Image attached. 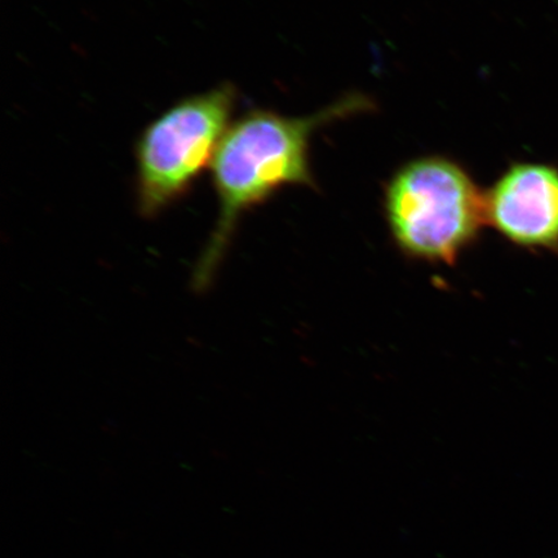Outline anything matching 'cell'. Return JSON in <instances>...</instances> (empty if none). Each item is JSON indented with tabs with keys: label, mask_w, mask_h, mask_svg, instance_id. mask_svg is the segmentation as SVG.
<instances>
[{
	"label": "cell",
	"mask_w": 558,
	"mask_h": 558,
	"mask_svg": "<svg viewBox=\"0 0 558 558\" xmlns=\"http://www.w3.org/2000/svg\"><path fill=\"white\" fill-rule=\"evenodd\" d=\"M239 90L225 83L184 97L146 125L135 148L136 192L146 218L190 192L225 138Z\"/></svg>",
	"instance_id": "3957f363"
},
{
	"label": "cell",
	"mask_w": 558,
	"mask_h": 558,
	"mask_svg": "<svg viewBox=\"0 0 558 558\" xmlns=\"http://www.w3.org/2000/svg\"><path fill=\"white\" fill-rule=\"evenodd\" d=\"M384 215L404 255L453 264L486 225L485 193L464 167L448 157L404 163L384 187Z\"/></svg>",
	"instance_id": "7a4b0ae2"
},
{
	"label": "cell",
	"mask_w": 558,
	"mask_h": 558,
	"mask_svg": "<svg viewBox=\"0 0 558 558\" xmlns=\"http://www.w3.org/2000/svg\"><path fill=\"white\" fill-rule=\"evenodd\" d=\"M365 95L343 97L306 117L253 109L230 125L213 160L219 220L194 270V289L204 290L219 267L240 216L288 186L316 190L311 162L314 134L325 125L372 111Z\"/></svg>",
	"instance_id": "6da1fadb"
},
{
	"label": "cell",
	"mask_w": 558,
	"mask_h": 558,
	"mask_svg": "<svg viewBox=\"0 0 558 558\" xmlns=\"http://www.w3.org/2000/svg\"><path fill=\"white\" fill-rule=\"evenodd\" d=\"M486 226L520 248L558 256V167L514 162L485 192Z\"/></svg>",
	"instance_id": "277c9868"
}]
</instances>
